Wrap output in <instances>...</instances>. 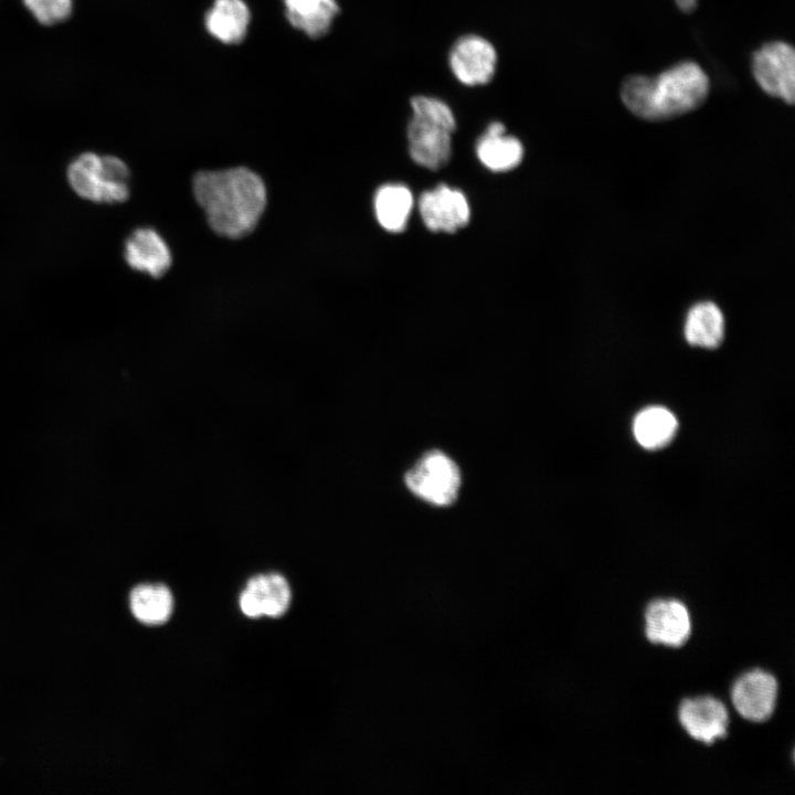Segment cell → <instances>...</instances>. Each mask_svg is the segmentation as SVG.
<instances>
[{
  "instance_id": "cell-5",
  "label": "cell",
  "mask_w": 795,
  "mask_h": 795,
  "mask_svg": "<svg viewBox=\"0 0 795 795\" xmlns=\"http://www.w3.org/2000/svg\"><path fill=\"white\" fill-rule=\"evenodd\" d=\"M405 484L415 496L443 507L457 498L460 474L453 459L434 449L425 453L405 474Z\"/></svg>"
},
{
  "instance_id": "cell-2",
  "label": "cell",
  "mask_w": 795,
  "mask_h": 795,
  "mask_svg": "<svg viewBox=\"0 0 795 795\" xmlns=\"http://www.w3.org/2000/svg\"><path fill=\"white\" fill-rule=\"evenodd\" d=\"M708 92L707 74L697 63L686 61L655 76H629L622 84L621 97L634 115L662 120L698 108Z\"/></svg>"
},
{
  "instance_id": "cell-9",
  "label": "cell",
  "mask_w": 795,
  "mask_h": 795,
  "mask_svg": "<svg viewBox=\"0 0 795 795\" xmlns=\"http://www.w3.org/2000/svg\"><path fill=\"white\" fill-rule=\"evenodd\" d=\"M777 692L776 678L767 671L754 669L735 680L731 689V700L742 718L752 722H764L775 710Z\"/></svg>"
},
{
  "instance_id": "cell-10",
  "label": "cell",
  "mask_w": 795,
  "mask_h": 795,
  "mask_svg": "<svg viewBox=\"0 0 795 795\" xmlns=\"http://www.w3.org/2000/svg\"><path fill=\"white\" fill-rule=\"evenodd\" d=\"M645 633L651 644L682 646L691 634L687 606L675 598L651 601L645 610Z\"/></svg>"
},
{
  "instance_id": "cell-20",
  "label": "cell",
  "mask_w": 795,
  "mask_h": 795,
  "mask_svg": "<svg viewBox=\"0 0 795 795\" xmlns=\"http://www.w3.org/2000/svg\"><path fill=\"white\" fill-rule=\"evenodd\" d=\"M476 152L486 168L502 172L516 168L522 161L523 147L519 139L506 132H485L477 142Z\"/></svg>"
},
{
  "instance_id": "cell-17",
  "label": "cell",
  "mask_w": 795,
  "mask_h": 795,
  "mask_svg": "<svg viewBox=\"0 0 795 795\" xmlns=\"http://www.w3.org/2000/svg\"><path fill=\"white\" fill-rule=\"evenodd\" d=\"M132 615L142 624L156 626L166 623L173 611V597L162 583H142L129 594Z\"/></svg>"
},
{
  "instance_id": "cell-18",
  "label": "cell",
  "mask_w": 795,
  "mask_h": 795,
  "mask_svg": "<svg viewBox=\"0 0 795 795\" xmlns=\"http://www.w3.org/2000/svg\"><path fill=\"white\" fill-rule=\"evenodd\" d=\"M413 206L411 191L402 184H385L374 197L378 222L389 232H402Z\"/></svg>"
},
{
  "instance_id": "cell-12",
  "label": "cell",
  "mask_w": 795,
  "mask_h": 795,
  "mask_svg": "<svg viewBox=\"0 0 795 795\" xmlns=\"http://www.w3.org/2000/svg\"><path fill=\"white\" fill-rule=\"evenodd\" d=\"M678 718L686 732L696 741L704 744H712L728 734L729 713L727 707L713 697L682 700Z\"/></svg>"
},
{
  "instance_id": "cell-19",
  "label": "cell",
  "mask_w": 795,
  "mask_h": 795,
  "mask_svg": "<svg viewBox=\"0 0 795 795\" xmlns=\"http://www.w3.org/2000/svg\"><path fill=\"white\" fill-rule=\"evenodd\" d=\"M677 426V420L669 410L650 406L636 415L633 431L636 441L644 448L657 449L671 441Z\"/></svg>"
},
{
  "instance_id": "cell-15",
  "label": "cell",
  "mask_w": 795,
  "mask_h": 795,
  "mask_svg": "<svg viewBox=\"0 0 795 795\" xmlns=\"http://www.w3.org/2000/svg\"><path fill=\"white\" fill-rule=\"evenodd\" d=\"M289 23L309 38H320L331 28L339 6L336 0H284Z\"/></svg>"
},
{
  "instance_id": "cell-1",
  "label": "cell",
  "mask_w": 795,
  "mask_h": 795,
  "mask_svg": "<svg viewBox=\"0 0 795 795\" xmlns=\"http://www.w3.org/2000/svg\"><path fill=\"white\" fill-rule=\"evenodd\" d=\"M193 194L211 229L229 239L252 232L267 201L262 178L244 167L198 172Z\"/></svg>"
},
{
  "instance_id": "cell-21",
  "label": "cell",
  "mask_w": 795,
  "mask_h": 795,
  "mask_svg": "<svg viewBox=\"0 0 795 795\" xmlns=\"http://www.w3.org/2000/svg\"><path fill=\"white\" fill-rule=\"evenodd\" d=\"M30 12L43 24H54L66 19L72 0H23Z\"/></svg>"
},
{
  "instance_id": "cell-16",
  "label": "cell",
  "mask_w": 795,
  "mask_h": 795,
  "mask_svg": "<svg viewBox=\"0 0 795 795\" xmlns=\"http://www.w3.org/2000/svg\"><path fill=\"white\" fill-rule=\"evenodd\" d=\"M724 326V316L714 303H697L687 314L685 338L691 346L714 349L723 341Z\"/></svg>"
},
{
  "instance_id": "cell-7",
  "label": "cell",
  "mask_w": 795,
  "mask_h": 795,
  "mask_svg": "<svg viewBox=\"0 0 795 795\" xmlns=\"http://www.w3.org/2000/svg\"><path fill=\"white\" fill-rule=\"evenodd\" d=\"M292 590L286 577L277 572L259 573L245 584L239 600L242 613L251 618L280 617L289 608Z\"/></svg>"
},
{
  "instance_id": "cell-3",
  "label": "cell",
  "mask_w": 795,
  "mask_h": 795,
  "mask_svg": "<svg viewBox=\"0 0 795 795\" xmlns=\"http://www.w3.org/2000/svg\"><path fill=\"white\" fill-rule=\"evenodd\" d=\"M412 118L407 125L409 152L417 165L436 171L452 156V134L456 120L449 106L430 96L411 99Z\"/></svg>"
},
{
  "instance_id": "cell-6",
  "label": "cell",
  "mask_w": 795,
  "mask_h": 795,
  "mask_svg": "<svg viewBox=\"0 0 795 795\" xmlns=\"http://www.w3.org/2000/svg\"><path fill=\"white\" fill-rule=\"evenodd\" d=\"M752 72L765 93L794 103L795 52L792 45L781 41L764 44L752 56Z\"/></svg>"
},
{
  "instance_id": "cell-22",
  "label": "cell",
  "mask_w": 795,
  "mask_h": 795,
  "mask_svg": "<svg viewBox=\"0 0 795 795\" xmlns=\"http://www.w3.org/2000/svg\"><path fill=\"white\" fill-rule=\"evenodd\" d=\"M678 8L685 12L692 11L697 6V0H675Z\"/></svg>"
},
{
  "instance_id": "cell-14",
  "label": "cell",
  "mask_w": 795,
  "mask_h": 795,
  "mask_svg": "<svg viewBox=\"0 0 795 795\" xmlns=\"http://www.w3.org/2000/svg\"><path fill=\"white\" fill-rule=\"evenodd\" d=\"M250 20V9L243 0H214L204 22L213 38L225 44H236L245 38Z\"/></svg>"
},
{
  "instance_id": "cell-11",
  "label": "cell",
  "mask_w": 795,
  "mask_h": 795,
  "mask_svg": "<svg viewBox=\"0 0 795 795\" xmlns=\"http://www.w3.org/2000/svg\"><path fill=\"white\" fill-rule=\"evenodd\" d=\"M418 211L425 226L433 232L455 233L469 222V205L459 190L439 184L425 191L418 200Z\"/></svg>"
},
{
  "instance_id": "cell-13",
  "label": "cell",
  "mask_w": 795,
  "mask_h": 795,
  "mask_svg": "<svg viewBox=\"0 0 795 795\" xmlns=\"http://www.w3.org/2000/svg\"><path fill=\"white\" fill-rule=\"evenodd\" d=\"M124 256L132 269L155 278L165 275L172 263L168 244L150 227H140L131 233L125 242Z\"/></svg>"
},
{
  "instance_id": "cell-8",
  "label": "cell",
  "mask_w": 795,
  "mask_h": 795,
  "mask_svg": "<svg viewBox=\"0 0 795 795\" xmlns=\"http://www.w3.org/2000/svg\"><path fill=\"white\" fill-rule=\"evenodd\" d=\"M497 52L486 39L468 34L458 39L449 53V66L464 85L477 86L490 82L495 75Z\"/></svg>"
},
{
  "instance_id": "cell-4",
  "label": "cell",
  "mask_w": 795,
  "mask_h": 795,
  "mask_svg": "<svg viewBox=\"0 0 795 795\" xmlns=\"http://www.w3.org/2000/svg\"><path fill=\"white\" fill-rule=\"evenodd\" d=\"M130 173L126 163L114 156L85 152L73 160L67 180L83 199L98 203H120L129 197Z\"/></svg>"
}]
</instances>
